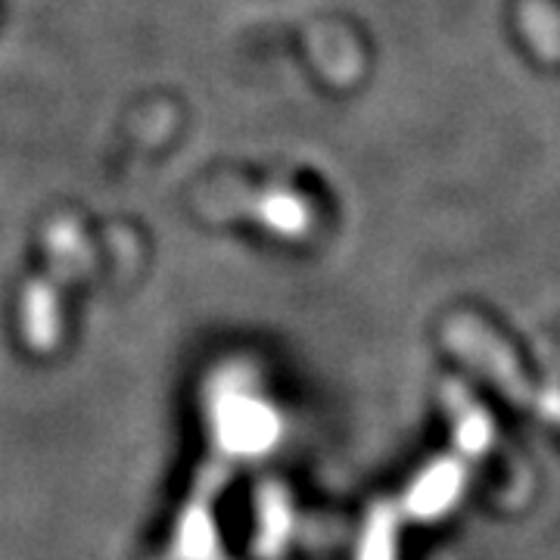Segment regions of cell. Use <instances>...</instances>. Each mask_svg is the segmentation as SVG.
I'll use <instances>...</instances> for the list:
<instances>
[{
  "instance_id": "3",
  "label": "cell",
  "mask_w": 560,
  "mask_h": 560,
  "mask_svg": "<svg viewBox=\"0 0 560 560\" xmlns=\"http://www.w3.org/2000/svg\"><path fill=\"white\" fill-rule=\"evenodd\" d=\"M221 209L228 212H246L253 219H259L265 228L296 237L305 234V206L290 194L280 190H249V194H221Z\"/></svg>"
},
{
  "instance_id": "2",
  "label": "cell",
  "mask_w": 560,
  "mask_h": 560,
  "mask_svg": "<svg viewBox=\"0 0 560 560\" xmlns=\"http://www.w3.org/2000/svg\"><path fill=\"white\" fill-rule=\"evenodd\" d=\"M445 340L455 346V352H458L460 359L470 361L474 368H480L482 374L495 383L508 399L517 401V405H526L539 418L551 420L555 427H560V386L536 389L529 383V377L517 368V361L508 352V346L495 340L482 327V320L455 318L445 327Z\"/></svg>"
},
{
  "instance_id": "1",
  "label": "cell",
  "mask_w": 560,
  "mask_h": 560,
  "mask_svg": "<svg viewBox=\"0 0 560 560\" xmlns=\"http://www.w3.org/2000/svg\"><path fill=\"white\" fill-rule=\"evenodd\" d=\"M44 241H47V268L28 287L25 302H22V327L35 346L57 340L62 290L69 280L79 278L91 261V241L84 234V224L72 215L50 221L44 231Z\"/></svg>"
},
{
  "instance_id": "4",
  "label": "cell",
  "mask_w": 560,
  "mask_h": 560,
  "mask_svg": "<svg viewBox=\"0 0 560 560\" xmlns=\"http://www.w3.org/2000/svg\"><path fill=\"white\" fill-rule=\"evenodd\" d=\"M460 489H464V464L440 460L411 486V492L405 495V511L418 521H436L458 501Z\"/></svg>"
}]
</instances>
